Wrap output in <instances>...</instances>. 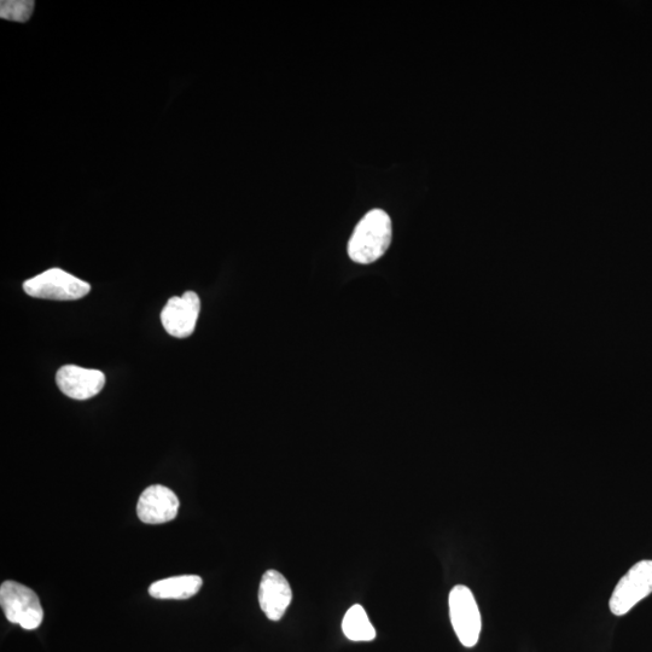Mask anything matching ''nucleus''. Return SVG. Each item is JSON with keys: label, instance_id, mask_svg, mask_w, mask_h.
Instances as JSON below:
<instances>
[{"label": "nucleus", "instance_id": "1", "mask_svg": "<svg viewBox=\"0 0 652 652\" xmlns=\"http://www.w3.org/2000/svg\"><path fill=\"white\" fill-rule=\"evenodd\" d=\"M393 227L389 215L374 209L360 220L348 243V254L354 263L369 265L386 254L392 243Z\"/></svg>", "mask_w": 652, "mask_h": 652}, {"label": "nucleus", "instance_id": "2", "mask_svg": "<svg viewBox=\"0 0 652 652\" xmlns=\"http://www.w3.org/2000/svg\"><path fill=\"white\" fill-rule=\"evenodd\" d=\"M0 605L11 624L33 631L42 625L44 610L36 592L16 581H4L0 586Z\"/></svg>", "mask_w": 652, "mask_h": 652}, {"label": "nucleus", "instance_id": "3", "mask_svg": "<svg viewBox=\"0 0 652 652\" xmlns=\"http://www.w3.org/2000/svg\"><path fill=\"white\" fill-rule=\"evenodd\" d=\"M23 290L36 299L73 301L90 293L91 285L61 269H51L28 279Z\"/></svg>", "mask_w": 652, "mask_h": 652}, {"label": "nucleus", "instance_id": "4", "mask_svg": "<svg viewBox=\"0 0 652 652\" xmlns=\"http://www.w3.org/2000/svg\"><path fill=\"white\" fill-rule=\"evenodd\" d=\"M450 617L454 632L465 648L479 643L482 619L474 593L467 586H454L448 598Z\"/></svg>", "mask_w": 652, "mask_h": 652}, {"label": "nucleus", "instance_id": "5", "mask_svg": "<svg viewBox=\"0 0 652 652\" xmlns=\"http://www.w3.org/2000/svg\"><path fill=\"white\" fill-rule=\"evenodd\" d=\"M651 593L652 561H640L616 585L609 602L611 613L624 616Z\"/></svg>", "mask_w": 652, "mask_h": 652}, {"label": "nucleus", "instance_id": "6", "mask_svg": "<svg viewBox=\"0 0 652 652\" xmlns=\"http://www.w3.org/2000/svg\"><path fill=\"white\" fill-rule=\"evenodd\" d=\"M200 311L201 301L194 291H186L183 296H174L162 310L163 328L173 337L186 339L194 333Z\"/></svg>", "mask_w": 652, "mask_h": 652}, {"label": "nucleus", "instance_id": "7", "mask_svg": "<svg viewBox=\"0 0 652 652\" xmlns=\"http://www.w3.org/2000/svg\"><path fill=\"white\" fill-rule=\"evenodd\" d=\"M180 502L172 489L161 485L150 486L139 497L137 515L147 525H162L177 517Z\"/></svg>", "mask_w": 652, "mask_h": 652}, {"label": "nucleus", "instance_id": "8", "mask_svg": "<svg viewBox=\"0 0 652 652\" xmlns=\"http://www.w3.org/2000/svg\"><path fill=\"white\" fill-rule=\"evenodd\" d=\"M58 388L68 398L87 400L96 397L106 384L102 371L80 368L77 365H64L56 374Z\"/></svg>", "mask_w": 652, "mask_h": 652}, {"label": "nucleus", "instance_id": "9", "mask_svg": "<svg viewBox=\"0 0 652 652\" xmlns=\"http://www.w3.org/2000/svg\"><path fill=\"white\" fill-rule=\"evenodd\" d=\"M293 592L289 581L277 570H267L260 582L259 603L271 621H279L289 608Z\"/></svg>", "mask_w": 652, "mask_h": 652}, {"label": "nucleus", "instance_id": "10", "mask_svg": "<svg viewBox=\"0 0 652 652\" xmlns=\"http://www.w3.org/2000/svg\"><path fill=\"white\" fill-rule=\"evenodd\" d=\"M203 581L197 575H180L154 582L149 587L156 599H189L200 592Z\"/></svg>", "mask_w": 652, "mask_h": 652}, {"label": "nucleus", "instance_id": "11", "mask_svg": "<svg viewBox=\"0 0 652 652\" xmlns=\"http://www.w3.org/2000/svg\"><path fill=\"white\" fill-rule=\"evenodd\" d=\"M342 631L352 642H372L376 630L362 605L355 604L349 608L342 621Z\"/></svg>", "mask_w": 652, "mask_h": 652}, {"label": "nucleus", "instance_id": "12", "mask_svg": "<svg viewBox=\"0 0 652 652\" xmlns=\"http://www.w3.org/2000/svg\"><path fill=\"white\" fill-rule=\"evenodd\" d=\"M34 5L32 0H3L0 3V17L3 20L27 22L31 19Z\"/></svg>", "mask_w": 652, "mask_h": 652}]
</instances>
